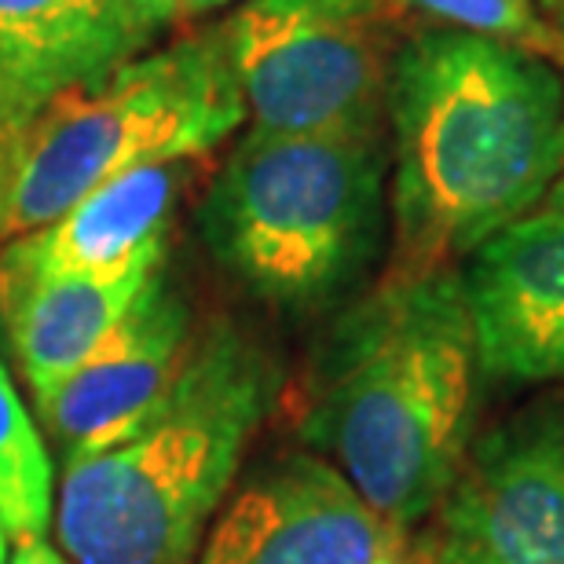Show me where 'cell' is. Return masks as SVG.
<instances>
[{
	"mask_svg": "<svg viewBox=\"0 0 564 564\" xmlns=\"http://www.w3.org/2000/svg\"><path fill=\"white\" fill-rule=\"evenodd\" d=\"M392 272H440L539 206L564 169V77L550 59L458 30L392 55Z\"/></svg>",
	"mask_w": 564,
	"mask_h": 564,
	"instance_id": "cell-1",
	"label": "cell"
},
{
	"mask_svg": "<svg viewBox=\"0 0 564 564\" xmlns=\"http://www.w3.org/2000/svg\"><path fill=\"white\" fill-rule=\"evenodd\" d=\"M477 381L462 272H389L315 348L301 436L403 532L436 510L466 458Z\"/></svg>",
	"mask_w": 564,
	"mask_h": 564,
	"instance_id": "cell-2",
	"label": "cell"
},
{
	"mask_svg": "<svg viewBox=\"0 0 564 564\" xmlns=\"http://www.w3.org/2000/svg\"><path fill=\"white\" fill-rule=\"evenodd\" d=\"M282 386L235 323L195 334L173 389L115 444L63 466L55 535L74 564H191Z\"/></svg>",
	"mask_w": 564,
	"mask_h": 564,
	"instance_id": "cell-3",
	"label": "cell"
},
{
	"mask_svg": "<svg viewBox=\"0 0 564 564\" xmlns=\"http://www.w3.org/2000/svg\"><path fill=\"white\" fill-rule=\"evenodd\" d=\"M389 224L386 132H261L224 158L198 209L209 257L268 308H337Z\"/></svg>",
	"mask_w": 564,
	"mask_h": 564,
	"instance_id": "cell-4",
	"label": "cell"
},
{
	"mask_svg": "<svg viewBox=\"0 0 564 564\" xmlns=\"http://www.w3.org/2000/svg\"><path fill=\"white\" fill-rule=\"evenodd\" d=\"M246 118L220 26L143 52L26 121L8 239L44 228L88 191L132 169L209 154Z\"/></svg>",
	"mask_w": 564,
	"mask_h": 564,
	"instance_id": "cell-5",
	"label": "cell"
},
{
	"mask_svg": "<svg viewBox=\"0 0 564 564\" xmlns=\"http://www.w3.org/2000/svg\"><path fill=\"white\" fill-rule=\"evenodd\" d=\"M392 0H242L220 22L261 132H386Z\"/></svg>",
	"mask_w": 564,
	"mask_h": 564,
	"instance_id": "cell-6",
	"label": "cell"
},
{
	"mask_svg": "<svg viewBox=\"0 0 564 564\" xmlns=\"http://www.w3.org/2000/svg\"><path fill=\"white\" fill-rule=\"evenodd\" d=\"M433 513L436 564H564V400L466 447Z\"/></svg>",
	"mask_w": 564,
	"mask_h": 564,
	"instance_id": "cell-7",
	"label": "cell"
},
{
	"mask_svg": "<svg viewBox=\"0 0 564 564\" xmlns=\"http://www.w3.org/2000/svg\"><path fill=\"white\" fill-rule=\"evenodd\" d=\"M397 535L330 462L286 451L228 495L198 564H378Z\"/></svg>",
	"mask_w": 564,
	"mask_h": 564,
	"instance_id": "cell-8",
	"label": "cell"
},
{
	"mask_svg": "<svg viewBox=\"0 0 564 564\" xmlns=\"http://www.w3.org/2000/svg\"><path fill=\"white\" fill-rule=\"evenodd\" d=\"M195 334L187 297L169 279L165 264H158L132 308L85 364L55 389L33 397L37 425L59 455V466L129 433L173 389Z\"/></svg>",
	"mask_w": 564,
	"mask_h": 564,
	"instance_id": "cell-9",
	"label": "cell"
},
{
	"mask_svg": "<svg viewBox=\"0 0 564 564\" xmlns=\"http://www.w3.org/2000/svg\"><path fill=\"white\" fill-rule=\"evenodd\" d=\"M480 375L564 381V213L513 220L462 272Z\"/></svg>",
	"mask_w": 564,
	"mask_h": 564,
	"instance_id": "cell-10",
	"label": "cell"
},
{
	"mask_svg": "<svg viewBox=\"0 0 564 564\" xmlns=\"http://www.w3.org/2000/svg\"><path fill=\"white\" fill-rule=\"evenodd\" d=\"M137 0H0V118L26 126L151 48Z\"/></svg>",
	"mask_w": 564,
	"mask_h": 564,
	"instance_id": "cell-11",
	"label": "cell"
},
{
	"mask_svg": "<svg viewBox=\"0 0 564 564\" xmlns=\"http://www.w3.org/2000/svg\"><path fill=\"white\" fill-rule=\"evenodd\" d=\"M184 162L132 169L88 191L52 224L0 246V275H121L165 261Z\"/></svg>",
	"mask_w": 564,
	"mask_h": 564,
	"instance_id": "cell-12",
	"label": "cell"
},
{
	"mask_svg": "<svg viewBox=\"0 0 564 564\" xmlns=\"http://www.w3.org/2000/svg\"><path fill=\"white\" fill-rule=\"evenodd\" d=\"M158 264L121 275H0V323L33 397L55 389L85 364L132 308Z\"/></svg>",
	"mask_w": 564,
	"mask_h": 564,
	"instance_id": "cell-13",
	"label": "cell"
},
{
	"mask_svg": "<svg viewBox=\"0 0 564 564\" xmlns=\"http://www.w3.org/2000/svg\"><path fill=\"white\" fill-rule=\"evenodd\" d=\"M55 517V462L37 419L26 411L0 359V528L15 539H44Z\"/></svg>",
	"mask_w": 564,
	"mask_h": 564,
	"instance_id": "cell-14",
	"label": "cell"
},
{
	"mask_svg": "<svg viewBox=\"0 0 564 564\" xmlns=\"http://www.w3.org/2000/svg\"><path fill=\"white\" fill-rule=\"evenodd\" d=\"M392 4L436 22V30L477 33L564 66V33L539 15L535 0H392Z\"/></svg>",
	"mask_w": 564,
	"mask_h": 564,
	"instance_id": "cell-15",
	"label": "cell"
},
{
	"mask_svg": "<svg viewBox=\"0 0 564 564\" xmlns=\"http://www.w3.org/2000/svg\"><path fill=\"white\" fill-rule=\"evenodd\" d=\"M154 30L165 26H191V22L213 15L224 8H239L242 0H137Z\"/></svg>",
	"mask_w": 564,
	"mask_h": 564,
	"instance_id": "cell-16",
	"label": "cell"
},
{
	"mask_svg": "<svg viewBox=\"0 0 564 564\" xmlns=\"http://www.w3.org/2000/svg\"><path fill=\"white\" fill-rule=\"evenodd\" d=\"M22 137H26V126L0 118V246L8 242V213H11V195H15Z\"/></svg>",
	"mask_w": 564,
	"mask_h": 564,
	"instance_id": "cell-17",
	"label": "cell"
},
{
	"mask_svg": "<svg viewBox=\"0 0 564 564\" xmlns=\"http://www.w3.org/2000/svg\"><path fill=\"white\" fill-rule=\"evenodd\" d=\"M8 564H74L59 546H52L48 539H15Z\"/></svg>",
	"mask_w": 564,
	"mask_h": 564,
	"instance_id": "cell-18",
	"label": "cell"
},
{
	"mask_svg": "<svg viewBox=\"0 0 564 564\" xmlns=\"http://www.w3.org/2000/svg\"><path fill=\"white\" fill-rule=\"evenodd\" d=\"M546 202H550V209H561L564 213V169H561V176L554 180V187H550Z\"/></svg>",
	"mask_w": 564,
	"mask_h": 564,
	"instance_id": "cell-19",
	"label": "cell"
},
{
	"mask_svg": "<svg viewBox=\"0 0 564 564\" xmlns=\"http://www.w3.org/2000/svg\"><path fill=\"white\" fill-rule=\"evenodd\" d=\"M8 532H4V528H0V564H8V557H11V546H8Z\"/></svg>",
	"mask_w": 564,
	"mask_h": 564,
	"instance_id": "cell-20",
	"label": "cell"
},
{
	"mask_svg": "<svg viewBox=\"0 0 564 564\" xmlns=\"http://www.w3.org/2000/svg\"><path fill=\"white\" fill-rule=\"evenodd\" d=\"M378 564H403V561H400V557H397V554H389V557H381V561H378Z\"/></svg>",
	"mask_w": 564,
	"mask_h": 564,
	"instance_id": "cell-21",
	"label": "cell"
},
{
	"mask_svg": "<svg viewBox=\"0 0 564 564\" xmlns=\"http://www.w3.org/2000/svg\"><path fill=\"white\" fill-rule=\"evenodd\" d=\"M543 4H550V8H564V0H543Z\"/></svg>",
	"mask_w": 564,
	"mask_h": 564,
	"instance_id": "cell-22",
	"label": "cell"
},
{
	"mask_svg": "<svg viewBox=\"0 0 564 564\" xmlns=\"http://www.w3.org/2000/svg\"><path fill=\"white\" fill-rule=\"evenodd\" d=\"M561 33H564V8H561V26H557Z\"/></svg>",
	"mask_w": 564,
	"mask_h": 564,
	"instance_id": "cell-23",
	"label": "cell"
}]
</instances>
